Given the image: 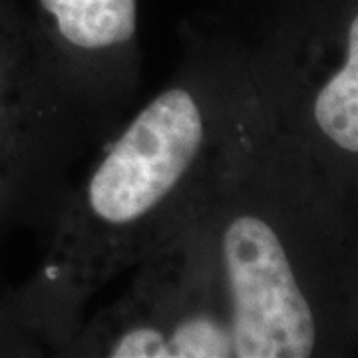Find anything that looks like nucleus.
<instances>
[{
    "label": "nucleus",
    "instance_id": "f03ea898",
    "mask_svg": "<svg viewBox=\"0 0 358 358\" xmlns=\"http://www.w3.org/2000/svg\"><path fill=\"white\" fill-rule=\"evenodd\" d=\"M251 66L231 44H201L103 148L58 203L36 271L0 299V324L62 355L96 294L154 253L213 178Z\"/></svg>",
    "mask_w": 358,
    "mask_h": 358
},
{
    "label": "nucleus",
    "instance_id": "423d86ee",
    "mask_svg": "<svg viewBox=\"0 0 358 358\" xmlns=\"http://www.w3.org/2000/svg\"><path fill=\"white\" fill-rule=\"evenodd\" d=\"M36 348L26 343L22 336L0 324V357H34Z\"/></svg>",
    "mask_w": 358,
    "mask_h": 358
},
{
    "label": "nucleus",
    "instance_id": "f257e3e1",
    "mask_svg": "<svg viewBox=\"0 0 358 358\" xmlns=\"http://www.w3.org/2000/svg\"><path fill=\"white\" fill-rule=\"evenodd\" d=\"M271 167L265 103L251 72L201 197L134 268L128 289L86 317L66 355L313 357L320 319L275 217Z\"/></svg>",
    "mask_w": 358,
    "mask_h": 358
},
{
    "label": "nucleus",
    "instance_id": "7ed1b4c3",
    "mask_svg": "<svg viewBox=\"0 0 358 358\" xmlns=\"http://www.w3.org/2000/svg\"><path fill=\"white\" fill-rule=\"evenodd\" d=\"M76 102L36 28L0 2V237L54 203L66 112Z\"/></svg>",
    "mask_w": 358,
    "mask_h": 358
},
{
    "label": "nucleus",
    "instance_id": "20e7f679",
    "mask_svg": "<svg viewBox=\"0 0 358 358\" xmlns=\"http://www.w3.org/2000/svg\"><path fill=\"white\" fill-rule=\"evenodd\" d=\"M36 26L54 70L78 102L96 100L136 66V0H38Z\"/></svg>",
    "mask_w": 358,
    "mask_h": 358
},
{
    "label": "nucleus",
    "instance_id": "39448f33",
    "mask_svg": "<svg viewBox=\"0 0 358 358\" xmlns=\"http://www.w3.org/2000/svg\"><path fill=\"white\" fill-rule=\"evenodd\" d=\"M310 115L324 140L358 155V14L348 26L345 60L313 96Z\"/></svg>",
    "mask_w": 358,
    "mask_h": 358
}]
</instances>
